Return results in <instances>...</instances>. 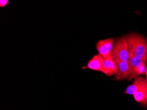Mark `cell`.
<instances>
[{
	"label": "cell",
	"mask_w": 147,
	"mask_h": 110,
	"mask_svg": "<svg viewBox=\"0 0 147 110\" xmlns=\"http://www.w3.org/2000/svg\"><path fill=\"white\" fill-rule=\"evenodd\" d=\"M118 67V72L115 74V80H125L129 78L130 75L128 61H120L115 63Z\"/></svg>",
	"instance_id": "277c9868"
},
{
	"label": "cell",
	"mask_w": 147,
	"mask_h": 110,
	"mask_svg": "<svg viewBox=\"0 0 147 110\" xmlns=\"http://www.w3.org/2000/svg\"><path fill=\"white\" fill-rule=\"evenodd\" d=\"M129 53L147 61V40L136 33L129 34L125 36Z\"/></svg>",
	"instance_id": "6da1fadb"
},
{
	"label": "cell",
	"mask_w": 147,
	"mask_h": 110,
	"mask_svg": "<svg viewBox=\"0 0 147 110\" xmlns=\"http://www.w3.org/2000/svg\"><path fill=\"white\" fill-rule=\"evenodd\" d=\"M145 65L146 63H144L134 69L130 74L129 79V80H132L134 78H137L140 75L145 74L146 70Z\"/></svg>",
	"instance_id": "30bf717a"
},
{
	"label": "cell",
	"mask_w": 147,
	"mask_h": 110,
	"mask_svg": "<svg viewBox=\"0 0 147 110\" xmlns=\"http://www.w3.org/2000/svg\"><path fill=\"white\" fill-rule=\"evenodd\" d=\"M9 2L8 0H1L0 1V6L1 7H4L8 4Z\"/></svg>",
	"instance_id": "8fae6325"
},
{
	"label": "cell",
	"mask_w": 147,
	"mask_h": 110,
	"mask_svg": "<svg viewBox=\"0 0 147 110\" xmlns=\"http://www.w3.org/2000/svg\"><path fill=\"white\" fill-rule=\"evenodd\" d=\"M145 74H146V78L147 79V68H146V72H145Z\"/></svg>",
	"instance_id": "7c38bea8"
},
{
	"label": "cell",
	"mask_w": 147,
	"mask_h": 110,
	"mask_svg": "<svg viewBox=\"0 0 147 110\" xmlns=\"http://www.w3.org/2000/svg\"><path fill=\"white\" fill-rule=\"evenodd\" d=\"M128 62L129 66L130 75L134 69L141 66L142 64L146 63L147 62V61L140 58L137 56H135L134 55L131 53H129V58Z\"/></svg>",
	"instance_id": "ba28073f"
},
{
	"label": "cell",
	"mask_w": 147,
	"mask_h": 110,
	"mask_svg": "<svg viewBox=\"0 0 147 110\" xmlns=\"http://www.w3.org/2000/svg\"><path fill=\"white\" fill-rule=\"evenodd\" d=\"M134 97L136 101L146 105L147 103V81L143 86L134 95Z\"/></svg>",
	"instance_id": "9c48e42d"
},
{
	"label": "cell",
	"mask_w": 147,
	"mask_h": 110,
	"mask_svg": "<svg viewBox=\"0 0 147 110\" xmlns=\"http://www.w3.org/2000/svg\"><path fill=\"white\" fill-rule=\"evenodd\" d=\"M146 105L147 106V103H146V105Z\"/></svg>",
	"instance_id": "4fadbf2b"
},
{
	"label": "cell",
	"mask_w": 147,
	"mask_h": 110,
	"mask_svg": "<svg viewBox=\"0 0 147 110\" xmlns=\"http://www.w3.org/2000/svg\"><path fill=\"white\" fill-rule=\"evenodd\" d=\"M114 43V38L101 40L97 42L96 44L97 51L104 59L111 56V50Z\"/></svg>",
	"instance_id": "3957f363"
},
{
	"label": "cell",
	"mask_w": 147,
	"mask_h": 110,
	"mask_svg": "<svg viewBox=\"0 0 147 110\" xmlns=\"http://www.w3.org/2000/svg\"><path fill=\"white\" fill-rule=\"evenodd\" d=\"M104 61V59L100 55H96L89 60L87 63V67L93 71L102 72Z\"/></svg>",
	"instance_id": "52a82bcc"
},
{
	"label": "cell",
	"mask_w": 147,
	"mask_h": 110,
	"mask_svg": "<svg viewBox=\"0 0 147 110\" xmlns=\"http://www.w3.org/2000/svg\"><path fill=\"white\" fill-rule=\"evenodd\" d=\"M111 57L115 63L120 61H128L129 52L125 36L118 38L115 42L111 52Z\"/></svg>",
	"instance_id": "7a4b0ae2"
},
{
	"label": "cell",
	"mask_w": 147,
	"mask_h": 110,
	"mask_svg": "<svg viewBox=\"0 0 147 110\" xmlns=\"http://www.w3.org/2000/svg\"><path fill=\"white\" fill-rule=\"evenodd\" d=\"M102 72L108 76L115 75L118 72V67L111 56L104 59Z\"/></svg>",
	"instance_id": "5b68a950"
},
{
	"label": "cell",
	"mask_w": 147,
	"mask_h": 110,
	"mask_svg": "<svg viewBox=\"0 0 147 110\" xmlns=\"http://www.w3.org/2000/svg\"><path fill=\"white\" fill-rule=\"evenodd\" d=\"M147 81V79L143 77L136 78L133 84L127 87L124 94L134 95L143 86Z\"/></svg>",
	"instance_id": "8992f818"
}]
</instances>
